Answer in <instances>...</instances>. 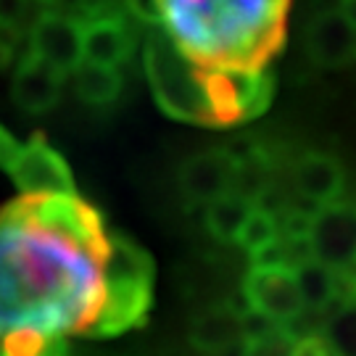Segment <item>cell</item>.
Segmentation results:
<instances>
[{
  "label": "cell",
  "instance_id": "7a4b0ae2",
  "mask_svg": "<svg viewBox=\"0 0 356 356\" xmlns=\"http://www.w3.org/2000/svg\"><path fill=\"white\" fill-rule=\"evenodd\" d=\"M288 0H161V24L198 66L264 69L285 40Z\"/></svg>",
  "mask_w": 356,
  "mask_h": 356
},
{
  "label": "cell",
  "instance_id": "30bf717a",
  "mask_svg": "<svg viewBox=\"0 0 356 356\" xmlns=\"http://www.w3.org/2000/svg\"><path fill=\"white\" fill-rule=\"evenodd\" d=\"M306 51L314 64L327 69L356 64V29L338 8L317 13L306 32Z\"/></svg>",
  "mask_w": 356,
  "mask_h": 356
},
{
  "label": "cell",
  "instance_id": "7c38bea8",
  "mask_svg": "<svg viewBox=\"0 0 356 356\" xmlns=\"http://www.w3.org/2000/svg\"><path fill=\"white\" fill-rule=\"evenodd\" d=\"M293 185L306 201L327 206L335 204V198L343 193L346 172L335 156L309 151L293 166Z\"/></svg>",
  "mask_w": 356,
  "mask_h": 356
},
{
  "label": "cell",
  "instance_id": "277c9868",
  "mask_svg": "<svg viewBox=\"0 0 356 356\" xmlns=\"http://www.w3.org/2000/svg\"><path fill=\"white\" fill-rule=\"evenodd\" d=\"M145 74L156 103L169 116L193 124H216L209 95V69L198 66L179 51L177 42L164 32V26L148 35Z\"/></svg>",
  "mask_w": 356,
  "mask_h": 356
},
{
  "label": "cell",
  "instance_id": "603a6c76",
  "mask_svg": "<svg viewBox=\"0 0 356 356\" xmlns=\"http://www.w3.org/2000/svg\"><path fill=\"white\" fill-rule=\"evenodd\" d=\"M127 6L140 22L161 26V0H127Z\"/></svg>",
  "mask_w": 356,
  "mask_h": 356
},
{
  "label": "cell",
  "instance_id": "52a82bcc",
  "mask_svg": "<svg viewBox=\"0 0 356 356\" xmlns=\"http://www.w3.org/2000/svg\"><path fill=\"white\" fill-rule=\"evenodd\" d=\"M248 306L275 325H291L304 314V301L291 267H254L243 282Z\"/></svg>",
  "mask_w": 356,
  "mask_h": 356
},
{
  "label": "cell",
  "instance_id": "484cf974",
  "mask_svg": "<svg viewBox=\"0 0 356 356\" xmlns=\"http://www.w3.org/2000/svg\"><path fill=\"white\" fill-rule=\"evenodd\" d=\"M338 11H341V16L356 29V0H341V8H338Z\"/></svg>",
  "mask_w": 356,
  "mask_h": 356
},
{
  "label": "cell",
  "instance_id": "8992f818",
  "mask_svg": "<svg viewBox=\"0 0 356 356\" xmlns=\"http://www.w3.org/2000/svg\"><path fill=\"white\" fill-rule=\"evenodd\" d=\"M306 251L309 259L332 272H351L356 267V206H319L312 216Z\"/></svg>",
  "mask_w": 356,
  "mask_h": 356
},
{
  "label": "cell",
  "instance_id": "2e32d148",
  "mask_svg": "<svg viewBox=\"0 0 356 356\" xmlns=\"http://www.w3.org/2000/svg\"><path fill=\"white\" fill-rule=\"evenodd\" d=\"M293 269V277L301 293L304 309L312 312H327L335 306V272L322 267L314 259H301Z\"/></svg>",
  "mask_w": 356,
  "mask_h": 356
},
{
  "label": "cell",
  "instance_id": "5bb4252c",
  "mask_svg": "<svg viewBox=\"0 0 356 356\" xmlns=\"http://www.w3.org/2000/svg\"><path fill=\"white\" fill-rule=\"evenodd\" d=\"M241 341V319L229 312L227 306L206 309L204 314L193 319L191 325V343L198 351L214 356L216 351L227 348L229 343Z\"/></svg>",
  "mask_w": 356,
  "mask_h": 356
},
{
  "label": "cell",
  "instance_id": "9c48e42d",
  "mask_svg": "<svg viewBox=\"0 0 356 356\" xmlns=\"http://www.w3.org/2000/svg\"><path fill=\"white\" fill-rule=\"evenodd\" d=\"M235 166L227 161L222 151L195 153L179 166V191L195 204H211L216 198L232 193L235 185Z\"/></svg>",
  "mask_w": 356,
  "mask_h": 356
},
{
  "label": "cell",
  "instance_id": "d6986e66",
  "mask_svg": "<svg viewBox=\"0 0 356 356\" xmlns=\"http://www.w3.org/2000/svg\"><path fill=\"white\" fill-rule=\"evenodd\" d=\"M0 356H66V341L32 330H16L3 338Z\"/></svg>",
  "mask_w": 356,
  "mask_h": 356
},
{
  "label": "cell",
  "instance_id": "4fadbf2b",
  "mask_svg": "<svg viewBox=\"0 0 356 356\" xmlns=\"http://www.w3.org/2000/svg\"><path fill=\"white\" fill-rule=\"evenodd\" d=\"M61 90H64V76L53 72L51 66H45L42 61H38L35 56H26L13 74V101L29 114L51 111L53 106L61 101Z\"/></svg>",
  "mask_w": 356,
  "mask_h": 356
},
{
  "label": "cell",
  "instance_id": "d4e9b609",
  "mask_svg": "<svg viewBox=\"0 0 356 356\" xmlns=\"http://www.w3.org/2000/svg\"><path fill=\"white\" fill-rule=\"evenodd\" d=\"M214 356H251V346L245 343V341H235V343H229L227 348H222V351H216Z\"/></svg>",
  "mask_w": 356,
  "mask_h": 356
},
{
  "label": "cell",
  "instance_id": "e0dca14e",
  "mask_svg": "<svg viewBox=\"0 0 356 356\" xmlns=\"http://www.w3.org/2000/svg\"><path fill=\"white\" fill-rule=\"evenodd\" d=\"M74 90L90 106H108L122 92V74H119V69L82 64L74 72Z\"/></svg>",
  "mask_w": 356,
  "mask_h": 356
},
{
  "label": "cell",
  "instance_id": "ffe728a7",
  "mask_svg": "<svg viewBox=\"0 0 356 356\" xmlns=\"http://www.w3.org/2000/svg\"><path fill=\"white\" fill-rule=\"evenodd\" d=\"M325 343L332 356H356V304L341 306L327 322Z\"/></svg>",
  "mask_w": 356,
  "mask_h": 356
},
{
  "label": "cell",
  "instance_id": "9a60e30c",
  "mask_svg": "<svg viewBox=\"0 0 356 356\" xmlns=\"http://www.w3.org/2000/svg\"><path fill=\"white\" fill-rule=\"evenodd\" d=\"M254 211V201L238 195V193H227L222 198H216L211 204H206V229L214 235L219 243H235L241 235L245 219Z\"/></svg>",
  "mask_w": 356,
  "mask_h": 356
},
{
  "label": "cell",
  "instance_id": "44dd1931",
  "mask_svg": "<svg viewBox=\"0 0 356 356\" xmlns=\"http://www.w3.org/2000/svg\"><path fill=\"white\" fill-rule=\"evenodd\" d=\"M32 0H0V29L11 32L26 19Z\"/></svg>",
  "mask_w": 356,
  "mask_h": 356
},
{
  "label": "cell",
  "instance_id": "3957f363",
  "mask_svg": "<svg viewBox=\"0 0 356 356\" xmlns=\"http://www.w3.org/2000/svg\"><path fill=\"white\" fill-rule=\"evenodd\" d=\"M103 304L88 335L108 338L140 325L153 298V261L138 243L108 235L101 261Z\"/></svg>",
  "mask_w": 356,
  "mask_h": 356
},
{
  "label": "cell",
  "instance_id": "6da1fadb",
  "mask_svg": "<svg viewBox=\"0 0 356 356\" xmlns=\"http://www.w3.org/2000/svg\"><path fill=\"white\" fill-rule=\"evenodd\" d=\"M103 256L35 225L22 198L0 211V335L85 332L103 304Z\"/></svg>",
  "mask_w": 356,
  "mask_h": 356
},
{
  "label": "cell",
  "instance_id": "5b68a950",
  "mask_svg": "<svg viewBox=\"0 0 356 356\" xmlns=\"http://www.w3.org/2000/svg\"><path fill=\"white\" fill-rule=\"evenodd\" d=\"M13 185L26 198H48V195H76L72 169L64 161V156L53 151L42 138H32L29 143L19 145L11 164L6 166Z\"/></svg>",
  "mask_w": 356,
  "mask_h": 356
},
{
  "label": "cell",
  "instance_id": "ac0fdd59",
  "mask_svg": "<svg viewBox=\"0 0 356 356\" xmlns=\"http://www.w3.org/2000/svg\"><path fill=\"white\" fill-rule=\"evenodd\" d=\"M280 241V229H277V216L267 211L264 206H254L251 216L245 219L241 235H238V245L245 248L251 259L259 254H264L267 248H272L275 243Z\"/></svg>",
  "mask_w": 356,
  "mask_h": 356
},
{
  "label": "cell",
  "instance_id": "8fae6325",
  "mask_svg": "<svg viewBox=\"0 0 356 356\" xmlns=\"http://www.w3.org/2000/svg\"><path fill=\"white\" fill-rule=\"evenodd\" d=\"M135 48L132 29L119 16H95L82 26V64L119 69Z\"/></svg>",
  "mask_w": 356,
  "mask_h": 356
},
{
  "label": "cell",
  "instance_id": "ba28073f",
  "mask_svg": "<svg viewBox=\"0 0 356 356\" xmlns=\"http://www.w3.org/2000/svg\"><path fill=\"white\" fill-rule=\"evenodd\" d=\"M29 56L64 76L82 66V24L66 13H42L29 35Z\"/></svg>",
  "mask_w": 356,
  "mask_h": 356
},
{
  "label": "cell",
  "instance_id": "cb8c5ba5",
  "mask_svg": "<svg viewBox=\"0 0 356 356\" xmlns=\"http://www.w3.org/2000/svg\"><path fill=\"white\" fill-rule=\"evenodd\" d=\"M19 145H22V143L13 140L11 132H6V129L0 127V166H3V169H6V166L11 164V159L16 156V151H19Z\"/></svg>",
  "mask_w": 356,
  "mask_h": 356
},
{
  "label": "cell",
  "instance_id": "4316f807",
  "mask_svg": "<svg viewBox=\"0 0 356 356\" xmlns=\"http://www.w3.org/2000/svg\"><path fill=\"white\" fill-rule=\"evenodd\" d=\"M11 56H13V45L8 40H0V64H8Z\"/></svg>",
  "mask_w": 356,
  "mask_h": 356
},
{
  "label": "cell",
  "instance_id": "7402d4cb",
  "mask_svg": "<svg viewBox=\"0 0 356 356\" xmlns=\"http://www.w3.org/2000/svg\"><path fill=\"white\" fill-rule=\"evenodd\" d=\"M288 356H332L327 343H325V338H319V335H304V338H298V341H293L291 346V354Z\"/></svg>",
  "mask_w": 356,
  "mask_h": 356
}]
</instances>
